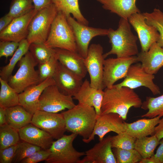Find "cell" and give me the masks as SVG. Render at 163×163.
<instances>
[{"label":"cell","mask_w":163,"mask_h":163,"mask_svg":"<svg viewBox=\"0 0 163 163\" xmlns=\"http://www.w3.org/2000/svg\"><path fill=\"white\" fill-rule=\"evenodd\" d=\"M104 92L101 115L116 113L125 120L131 107H141L142 100L133 89L114 85L110 88H105Z\"/></svg>","instance_id":"cell-1"},{"label":"cell","mask_w":163,"mask_h":163,"mask_svg":"<svg viewBox=\"0 0 163 163\" xmlns=\"http://www.w3.org/2000/svg\"><path fill=\"white\" fill-rule=\"evenodd\" d=\"M108 29L107 36L111 44V49L103 54L104 59L114 54L117 57H127L137 55L139 53L137 37L132 32L128 20L120 18L118 27L116 30Z\"/></svg>","instance_id":"cell-2"},{"label":"cell","mask_w":163,"mask_h":163,"mask_svg":"<svg viewBox=\"0 0 163 163\" xmlns=\"http://www.w3.org/2000/svg\"><path fill=\"white\" fill-rule=\"evenodd\" d=\"M62 113L65 121L66 131L81 136L82 139L90 137L97 118L93 107L78 103L73 108Z\"/></svg>","instance_id":"cell-3"},{"label":"cell","mask_w":163,"mask_h":163,"mask_svg":"<svg viewBox=\"0 0 163 163\" xmlns=\"http://www.w3.org/2000/svg\"><path fill=\"white\" fill-rule=\"evenodd\" d=\"M44 44L50 48L78 52L72 30L66 17L61 12L58 11Z\"/></svg>","instance_id":"cell-4"},{"label":"cell","mask_w":163,"mask_h":163,"mask_svg":"<svg viewBox=\"0 0 163 163\" xmlns=\"http://www.w3.org/2000/svg\"><path fill=\"white\" fill-rule=\"evenodd\" d=\"M38 65L29 50L18 62L19 68L16 72L8 78V84L19 94L27 88L38 84V73L35 68Z\"/></svg>","instance_id":"cell-5"},{"label":"cell","mask_w":163,"mask_h":163,"mask_svg":"<svg viewBox=\"0 0 163 163\" xmlns=\"http://www.w3.org/2000/svg\"><path fill=\"white\" fill-rule=\"evenodd\" d=\"M58 11L53 3L37 12L29 25L26 38L28 43H44Z\"/></svg>","instance_id":"cell-6"},{"label":"cell","mask_w":163,"mask_h":163,"mask_svg":"<svg viewBox=\"0 0 163 163\" xmlns=\"http://www.w3.org/2000/svg\"><path fill=\"white\" fill-rule=\"evenodd\" d=\"M78 135L74 133L64 135L53 141L49 149L50 154L45 162L77 163L80 158L85 155V152H78L73 146V142Z\"/></svg>","instance_id":"cell-7"},{"label":"cell","mask_w":163,"mask_h":163,"mask_svg":"<svg viewBox=\"0 0 163 163\" xmlns=\"http://www.w3.org/2000/svg\"><path fill=\"white\" fill-rule=\"evenodd\" d=\"M75 105L72 96L64 94L53 85L46 87L40 95L38 110L58 113Z\"/></svg>","instance_id":"cell-8"},{"label":"cell","mask_w":163,"mask_h":163,"mask_svg":"<svg viewBox=\"0 0 163 163\" xmlns=\"http://www.w3.org/2000/svg\"><path fill=\"white\" fill-rule=\"evenodd\" d=\"M103 49L99 44H92L89 47L84 64L90 78L91 86L97 89H104L103 85L104 62Z\"/></svg>","instance_id":"cell-9"},{"label":"cell","mask_w":163,"mask_h":163,"mask_svg":"<svg viewBox=\"0 0 163 163\" xmlns=\"http://www.w3.org/2000/svg\"><path fill=\"white\" fill-rule=\"evenodd\" d=\"M138 62L136 56L105 59L103 76L104 89L112 87L117 81L125 78L131 65Z\"/></svg>","instance_id":"cell-10"},{"label":"cell","mask_w":163,"mask_h":163,"mask_svg":"<svg viewBox=\"0 0 163 163\" xmlns=\"http://www.w3.org/2000/svg\"><path fill=\"white\" fill-rule=\"evenodd\" d=\"M66 18L73 32L77 52L84 58L87 55L92 39L96 36L107 35L108 29L88 26L79 23L71 16Z\"/></svg>","instance_id":"cell-11"},{"label":"cell","mask_w":163,"mask_h":163,"mask_svg":"<svg viewBox=\"0 0 163 163\" xmlns=\"http://www.w3.org/2000/svg\"><path fill=\"white\" fill-rule=\"evenodd\" d=\"M31 123L49 133L56 139L62 136L66 131L62 113L38 110L33 114Z\"/></svg>","instance_id":"cell-12"},{"label":"cell","mask_w":163,"mask_h":163,"mask_svg":"<svg viewBox=\"0 0 163 163\" xmlns=\"http://www.w3.org/2000/svg\"><path fill=\"white\" fill-rule=\"evenodd\" d=\"M154 75L146 72L141 63L132 64L129 68L126 77L121 82L114 85L119 87H126L133 89L140 87L148 88L152 94L156 95L161 93L158 86L153 82Z\"/></svg>","instance_id":"cell-13"},{"label":"cell","mask_w":163,"mask_h":163,"mask_svg":"<svg viewBox=\"0 0 163 163\" xmlns=\"http://www.w3.org/2000/svg\"><path fill=\"white\" fill-rule=\"evenodd\" d=\"M37 11L34 8L28 13L14 18L11 23L0 32V40L19 43L27 38L30 23Z\"/></svg>","instance_id":"cell-14"},{"label":"cell","mask_w":163,"mask_h":163,"mask_svg":"<svg viewBox=\"0 0 163 163\" xmlns=\"http://www.w3.org/2000/svg\"><path fill=\"white\" fill-rule=\"evenodd\" d=\"M124 120L118 114L110 113L101 115L97 117L93 131L90 136L86 139H82L85 143H88L94 140L95 135L98 136L99 141L110 132L117 134L125 131Z\"/></svg>","instance_id":"cell-15"},{"label":"cell","mask_w":163,"mask_h":163,"mask_svg":"<svg viewBox=\"0 0 163 163\" xmlns=\"http://www.w3.org/2000/svg\"><path fill=\"white\" fill-rule=\"evenodd\" d=\"M128 20L138 34L141 51H147L153 43L158 41L160 36L159 32L155 27L146 23L143 13L133 14Z\"/></svg>","instance_id":"cell-16"},{"label":"cell","mask_w":163,"mask_h":163,"mask_svg":"<svg viewBox=\"0 0 163 163\" xmlns=\"http://www.w3.org/2000/svg\"><path fill=\"white\" fill-rule=\"evenodd\" d=\"M55 85L64 94L74 96L81 87L82 79L63 66L59 62L53 77Z\"/></svg>","instance_id":"cell-17"},{"label":"cell","mask_w":163,"mask_h":163,"mask_svg":"<svg viewBox=\"0 0 163 163\" xmlns=\"http://www.w3.org/2000/svg\"><path fill=\"white\" fill-rule=\"evenodd\" d=\"M111 136L104 138L85 152V156L77 163H117L111 143Z\"/></svg>","instance_id":"cell-18"},{"label":"cell","mask_w":163,"mask_h":163,"mask_svg":"<svg viewBox=\"0 0 163 163\" xmlns=\"http://www.w3.org/2000/svg\"><path fill=\"white\" fill-rule=\"evenodd\" d=\"M55 85L53 77H50L37 85L30 86L19 94V105L32 114L38 110L40 97L48 86Z\"/></svg>","instance_id":"cell-19"},{"label":"cell","mask_w":163,"mask_h":163,"mask_svg":"<svg viewBox=\"0 0 163 163\" xmlns=\"http://www.w3.org/2000/svg\"><path fill=\"white\" fill-rule=\"evenodd\" d=\"M54 55L65 68L83 79L87 71L84 64V58L77 52L58 48H53Z\"/></svg>","instance_id":"cell-20"},{"label":"cell","mask_w":163,"mask_h":163,"mask_svg":"<svg viewBox=\"0 0 163 163\" xmlns=\"http://www.w3.org/2000/svg\"><path fill=\"white\" fill-rule=\"evenodd\" d=\"M103 89H97L92 87L90 82L87 79L82 84L73 98L77 100L78 103L93 107L95 110L97 117L101 115V108L104 95Z\"/></svg>","instance_id":"cell-21"},{"label":"cell","mask_w":163,"mask_h":163,"mask_svg":"<svg viewBox=\"0 0 163 163\" xmlns=\"http://www.w3.org/2000/svg\"><path fill=\"white\" fill-rule=\"evenodd\" d=\"M137 57L144 70L149 73L155 74L163 66V48L157 42L147 51L139 53Z\"/></svg>","instance_id":"cell-22"},{"label":"cell","mask_w":163,"mask_h":163,"mask_svg":"<svg viewBox=\"0 0 163 163\" xmlns=\"http://www.w3.org/2000/svg\"><path fill=\"white\" fill-rule=\"evenodd\" d=\"M20 139L43 149L50 148L54 139L49 133L30 123L18 130Z\"/></svg>","instance_id":"cell-23"},{"label":"cell","mask_w":163,"mask_h":163,"mask_svg":"<svg viewBox=\"0 0 163 163\" xmlns=\"http://www.w3.org/2000/svg\"><path fill=\"white\" fill-rule=\"evenodd\" d=\"M160 119V117L157 116L140 119L132 123L124 122V132L136 139L153 135L155 128Z\"/></svg>","instance_id":"cell-24"},{"label":"cell","mask_w":163,"mask_h":163,"mask_svg":"<svg viewBox=\"0 0 163 163\" xmlns=\"http://www.w3.org/2000/svg\"><path fill=\"white\" fill-rule=\"evenodd\" d=\"M103 8L128 20L133 14L140 13L136 4V0H96Z\"/></svg>","instance_id":"cell-25"},{"label":"cell","mask_w":163,"mask_h":163,"mask_svg":"<svg viewBox=\"0 0 163 163\" xmlns=\"http://www.w3.org/2000/svg\"><path fill=\"white\" fill-rule=\"evenodd\" d=\"M6 123L18 130L31 122L33 115L18 105L6 109Z\"/></svg>","instance_id":"cell-26"},{"label":"cell","mask_w":163,"mask_h":163,"mask_svg":"<svg viewBox=\"0 0 163 163\" xmlns=\"http://www.w3.org/2000/svg\"><path fill=\"white\" fill-rule=\"evenodd\" d=\"M53 2L58 11L62 12L66 18L72 14L78 22L88 26V21L80 9L78 0H53Z\"/></svg>","instance_id":"cell-27"},{"label":"cell","mask_w":163,"mask_h":163,"mask_svg":"<svg viewBox=\"0 0 163 163\" xmlns=\"http://www.w3.org/2000/svg\"><path fill=\"white\" fill-rule=\"evenodd\" d=\"M30 45L26 39L19 42L18 49L10 59L9 63L1 70L0 78L7 81L11 75L17 63L29 50Z\"/></svg>","instance_id":"cell-28"},{"label":"cell","mask_w":163,"mask_h":163,"mask_svg":"<svg viewBox=\"0 0 163 163\" xmlns=\"http://www.w3.org/2000/svg\"><path fill=\"white\" fill-rule=\"evenodd\" d=\"M0 107L7 109L19 105V94L0 78Z\"/></svg>","instance_id":"cell-29"},{"label":"cell","mask_w":163,"mask_h":163,"mask_svg":"<svg viewBox=\"0 0 163 163\" xmlns=\"http://www.w3.org/2000/svg\"><path fill=\"white\" fill-rule=\"evenodd\" d=\"M159 140L154 135L136 139L134 149L139 153L142 158L151 157L154 155V151L159 144Z\"/></svg>","instance_id":"cell-30"},{"label":"cell","mask_w":163,"mask_h":163,"mask_svg":"<svg viewBox=\"0 0 163 163\" xmlns=\"http://www.w3.org/2000/svg\"><path fill=\"white\" fill-rule=\"evenodd\" d=\"M141 108L148 111L141 117L152 118L163 116V94L157 97H147L142 103Z\"/></svg>","instance_id":"cell-31"},{"label":"cell","mask_w":163,"mask_h":163,"mask_svg":"<svg viewBox=\"0 0 163 163\" xmlns=\"http://www.w3.org/2000/svg\"><path fill=\"white\" fill-rule=\"evenodd\" d=\"M20 139L18 130L7 124L0 126V149L18 144Z\"/></svg>","instance_id":"cell-32"},{"label":"cell","mask_w":163,"mask_h":163,"mask_svg":"<svg viewBox=\"0 0 163 163\" xmlns=\"http://www.w3.org/2000/svg\"><path fill=\"white\" fill-rule=\"evenodd\" d=\"M146 23L155 27L159 33L160 36L157 42L163 48V12L158 9L155 8L151 13H143Z\"/></svg>","instance_id":"cell-33"},{"label":"cell","mask_w":163,"mask_h":163,"mask_svg":"<svg viewBox=\"0 0 163 163\" xmlns=\"http://www.w3.org/2000/svg\"><path fill=\"white\" fill-rule=\"evenodd\" d=\"M29 51L38 64L48 61L54 53L53 48L47 46L44 43H31Z\"/></svg>","instance_id":"cell-34"},{"label":"cell","mask_w":163,"mask_h":163,"mask_svg":"<svg viewBox=\"0 0 163 163\" xmlns=\"http://www.w3.org/2000/svg\"><path fill=\"white\" fill-rule=\"evenodd\" d=\"M112 149L117 163H139L142 158L135 149H124L113 148Z\"/></svg>","instance_id":"cell-35"},{"label":"cell","mask_w":163,"mask_h":163,"mask_svg":"<svg viewBox=\"0 0 163 163\" xmlns=\"http://www.w3.org/2000/svg\"><path fill=\"white\" fill-rule=\"evenodd\" d=\"M34 8L32 0H12L7 14L14 18L28 13Z\"/></svg>","instance_id":"cell-36"},{"label":"cell","mask_w":163,"mask_h":163,"mask_svg":"<svg viewBox=\"0 0 163 163\" xmlns=\"http://www.w3.org/2000/svg\"><path fill=\"white\" fill-rule=\"evenodd\" d=\"M58 62L54 53L49 60L38 65L39 79V83L49 78L53 77Z\"/></svg>","instance_id":"cell-37"},{"label":"cell","mask_w":163,"mask_h":163,"mask_svg":"<svg viewBox=\"0 0 163 163\" xmlns=\"http://www.w3.org/2000/svg\"><path fill=\"white\" fill-rule=\"evenodd\" d=\"M136 139L125 132L111 136V143L112 148H118L124 149H134Z\"/></svg>","instance_id":"cell-38"},{"label":"cell","mask_w":163,"mask_h":163,"mask_svg":"<svg viewBox=\"0 0 163 163\" xmlns=\"http://www.w3.org/2000/svg\"><path fill=\"white\" fill-rule=\"evenodd\" d=\"M41 149L39 147L24 141L22 142H19L12 162L21 163L22 160Z\"/></svg>","instance_id":"cell-39"},{"label":"cell","mask_w":163,"mask_h":163,"mask_svg":"<svg viewBox=\"0 0 163 163\" xmlns=\"http://www.w3.org/2000/svg\"><path fill=\"white\" fill-rule=\"evenodd\" d=\"M19 43L14 41H2L0 42V57L7 58L12 56L18 49Z\"/></svg>","instance_id":"cell-40"},{"label":"cell","mask_w":163,"mask_h":163,"mask_svg":"<svg viewBox=\"0 0 163 163\" xmlns=\"http://www.w3.org/2000/svg\"><path fill=\"white\" fill-rule=\"evenodd\" d=\"M50 154L49 149L45 150L41 149L22 160L21 163H37L45 161L49 157Z\"/></svg>","instance_id":"cell-41"},{"label":"cell","mask_w":163,"mask_h":163,"mask_svg":"<svg viewBox=\"0 0 163 163\" xmlns=\"http://www.w3.org/2000/svg\"><path fill=\"white\" fill-rule=\"evenodd\" d=\"M18 144L0 149V163H11L13 162Z\"/></svg>","instance_id":"cell-42"},{"label":"cell","mask_w":163,"mask_h":163,"mask_svg":"<svg viewBox=\"0 0 163 163\" xmlns=\"http://www.w3.org/2000/svg\"><path fill=\"white\" fill-rule=\"evenodd\" d=\"M34 10L38 11L53 3V0H32Z\"/></svg>","instance_id":"cell-43"},{"label":"cell","mask_w":163,"mask_h":163,"mask_svg":"<svg viewBox=\"0 0 163 163\" xmlns=\"http://www.w3.org/2000/svg\"><path fill=\"white\" fill-rule=\"evenodd\" d=\"M154 135H155L160 141L163 139V116L160 119L158 125L155 126Z\"/></svg>","instance_id":"cell-44"},{"label":"cell","mask_w":163,"mask_h":163,"mask_svg":"<svg viewBox=\"0 0 163 163\" xmlns=\"http://www.w3.org/2000/svg\"><path fill=\"white\" fill-rule=\"evenodd\" d=\"M14 19L7 14L0 19V32L6 27Z\"/></svg>","instance_id":"cell-45"},{"label":"cell","mask_w":163,"mask_h":163,"mask_svg":"<svg viewBox=\"0 0 163 163\" xmlns=\"http://www.w3.org/2000/svg\"><path fill=\"white\" fill-rule=\"evenodd\" d=\"M159 145L154 155L160 163H163V139L159 141Z\"/></svg>","instance_id":"cell-46"},{"label":"cell","mask_w":163,"mask_h":163,"mask_svg":"<svg viewBox=\"0 0 163 163\" xmlns=\"http://www.w3.org/2000/svg\"><path fill=\"white\" fill-rule=\"evenodd\" d=\"M5 110L6 109L0 107V126L7 124Z\"/></svg>","instance_id":"cell-47"},{"label":"cell","mask_w":163,"mask_h":163,"mask_svg":"<svg viewBox=\"0 0 163 163\" xmlns=\"http://www.w3.org/2000/svg\"><path fill=\"white\" fill-rule=\"evenodd\" d=\"M139 163H160L158 160L154 155L145 158H142Z\"/></svg>","instance_id":"cell-48"}]
</instances>
